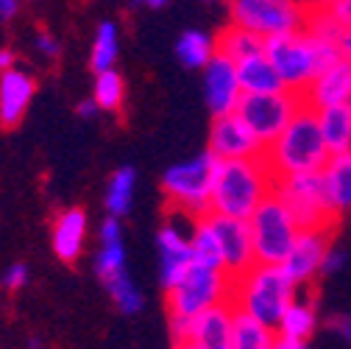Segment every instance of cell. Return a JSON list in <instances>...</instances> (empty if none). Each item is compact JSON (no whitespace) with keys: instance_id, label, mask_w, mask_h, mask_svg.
Wrapping results in <instances>:
<instances>
[{"instance_id":"603a6c76","label":"cell","mask_w":351,"mask_h":349,"mask_svg":"<svg viewBox=\"0 0 351 349\" xmlns=\"http://www.w3.org/2000/svg\"><path fill=\"white\" fill-rule=\"evenodd\" d=\"M318 330V308L313 299H304V296H295L290 302V308L285 311L282 322L276 324V335L279 338H287V341H306L315 335Z\"/></svg>"},{"instance_id":"74e56055","label":"cell","mask_w":351,"mask_h":349,"mask_svg":"<svg viewBox=\"0 0 351 349\" xmlns=\"http://www.w3.org/2000/svg\"><path fill=\"white\" fill-rule=\"evenodd\" d=\"M17 67V56L12 48H0V73H9Z\"/></svg>"},{"instance_id":"8d00e7d4","label":"cell","mask_w":351,"mask_h":349,"mask_svg":"<svg viewBox=\"0 0 351 349\" xmlns=\"http://www.w3.org/2000/svg\"><path fill=\"white\" fill-rule=\"evenodd\" d=\"M332 330L343 338V341H351V313H340L332 319Z\"/></svg>"},{"instance_id":"d6986e66","label":"cell","mask_w":351,"mask_h":349,"mask_svg":"<svg viewBox=\"0 0 351 349\" xmlns=\"http://www.w3.org/2000/svg\"><path fill=\"white\" fill-rule=\"evenodd\" d=\"M86 240V210L81 207H67L53 218V229H51V243L53 251L62 263H75L84 251Z\"/></svg>"},{"instance_id":"ba28073f","label":"cell","mask_w":351,"mask_h":349,"mask_svg":"<svg viewBox=\"0 0 351 349\" xmlns=\"http://www.w3.org/2000/svg\"><path fill=\"white\" fill-rule=\"evenodd\" d=\"M301 109H304V95L293 90H282L271 95H243L237 106V117L251 128V135L259 140V146L268 148L285 135V128L295 120Z\"/></svg>"},{"instance_id":"7402d4cb","label":"cell","mask_w":351,"mask_h":349,"mask_svg":"<svg viewBox=\"0 0 351 349\" xmlns=\"http://www.w3.org/2000/svg\"><path fill=\"white\" fill-rule=\"evenodd\" d=\"M237 78H240L243 95H271V93L285 90L279 73L274 70L265 54H256V56L237 62Z\"/></svg>"},{"instance_id":"5b68a950","label":"cell","mask_w":351,"mask_h":349,"mask_svg":"<svg viewBox=\"0 0 351 349\" xmlns=\"http://www.w3.org/2000/svg\"><path fill=\"white\" fill-rule=\"evenodd\" d=\"M217 159L212 151L190 157L184 162H176L162 177V193L167 207L176 215H184L190 221H201L212 212V179Z\"/></svg>"},{"instance_id":"d4e9b609","label":"cell","mask_w":351,"mask_h":349,"mask_svg":"<svg viewBox=\"0 0 351 349\" xmlns=\"http://www.w3.org/2000/svg\"><path fill=\"white\" fill-rule=\"evenodd\" d=\"M134 190H137V170L134 168H117L112 173V179L106 185V193H104V207L109 212V218H120L128 215L131 204H134Z\"/></svg>"},{"instance_id":"3957f363","label":"cell","mask_w":351,"mask_h":349,"mask_svg":"<svg viewBox=\"0 0 351 349\" xmlns=\"http://www.w3.org/2000/svg\"><path fill=\"white\" fill-rule=\"evenodd\" d=\"M329 148L324 143L318 115L304 106L295 120L285 128V135L265 148L262 159L271 168L274 179H287V177H301V173H321L329 162Z\"/></svg>"},{"instance_id":"1f68e13d","label":"cell","mask_w":351,"mask_h":349,"mask_svg":"<svg viewBox=\"0 0 351 349\" xmlns=\"http://www.w3.org/2000/svg\"><path fill=\"white\" fill-rule=\"evenodd\" d=\"M321 6L346 28H351V0H321Z\"/></svg>"},{"instance_id":"4fadbf2b","label":"cell","mask_w":351,"mask_h":349,"mask_svg":"<svg viewBox=\"0 0 351 349\" xmlns=\"http://www.w3.org/2000/svg\"><path fill=\"white\" fill-rule=\"evenodd\" d=\"M204 98H206L212 117H223V115L237 112V106L243 101V90H240V78H237V65L229 56L215 54V59L204 67Z\"/></svg>"},{"instance_id":"4dcf8cb0","label":"cell","mask_w":351,"mask_h":349,"mask_svg":"<svg viewBox=\"0 0 351 349\" xmlns=\"http://www.w3.org/2000/svg\"><path fill=\"white\" fill-rule=\"evenodd\" d=\"M106 291H109V296L114 299V304L120 308V313L134 316V313L143 311V304H145L143 291L134 285V280L128 277V271L120 274V277H114V280H109V282H106Z\"/></svg>"},{"instance_id":"ffe728a7","label":"cell","mask_w":351,"mask_h":349,"mask_svg":"<svg viewBox=\"0 0 351 349\" xmlns=\"http://www.w3.org/2000/svg\"><path fill=\"white\" fill-rule=\"evenodd\" d=\"M101 249L95 254V274L106 285L109 280L125 274V246H123V227L117 218H104L101 224Z\"/></svg>"},{"instance_id":"4316f807","label":"cell","mask_w":351,"mask_h":349,"mask_svg":"<svg viewBox=\"0 0 351 349\" xmlns=\"http://www.w3.org/2000/svg\"><path fill=\"white\" fill-rule=\"evenodd\" d=\"M217 54L229 56L234 65L248 59V56H256V54H265V39L245 31V28H237V25H223L221 34H217Z\"/></svg>"},{"instance_id":"9a60e30c","label":"cell","mask_w":351,"mask_h":349,"mask_svg":"<svg viewBox=\"0 0 351 349\" xmlns=\"http://www.w3.org/2000/svg\"><path fill=\"white\" fill-rule=\"evenodd\" d=\"M217 159H254L262 157L265 148L259 146V140L251 135V128L234 115H223V117H212L209 126V148Z\"/></svg>"},{"instance_id":"83f0119b","label":"cell","mask_w":351,"mask_h":349,"mask_svg":"<svg viewBox=\"0 0 351 349\" xmlns=\"http://www.w3.org/2000/svg\"><path fill=\"white\" fill-rule=\"evenodd\" d=\"M276 346V330L262 324L245 313L234 316V333L229 349H274Z\"/></svg>"},{"instance_id":"b9f144b4","label":"cell","mask_w":351,"mask_h":349,"mask_svg":"<svg viewBox=\"0 0 351 349\" xmlns=\"http://www.w3.org/2000/svg\"><path fill=\"white\" fill-rule=\"evenodd\" d=\"M165 3H170V0H145V6H151V9H162Z\"/></svg>"},{"instance_id":"e0dca14e","label":"cell","mask_w":351,"mask_h":349,"mask_svg":"<svg viewBox=\"0 0 351 349\" xmlns=\"http://www.w3.org/2000/svg\"><path fill=\"white\" fill-rule=\"evenodd\" d=\"M301 95H304V106H310L313 112L348 104L351 101V62L337 59L335 65L321 70Z\"/></svg>"},{"instance_id":"5bb4252c","label":"cell","mask_w":351,"mask_h":349,"mask_svg":"<svg viewBox=\"0 0 351 349\" xmlns=\"http://www.w3.org/2000/svg\"><path fill=\"white\" fill-rule=\"evenodd\" d=\"M193 227L182 229L179 224L167 221L159 229V235H156V246H159V280H162L165 293L179 285L184 280V274L190 271V266H193V240H190Z\"/></svg>"},{"instance_id":"ab89813d","label":"cell","mask_w":351,"mask_h":349,"mask_svg":"<svg viewBox=\"0 0 351 349\" xmlns=\"http://www.w3.org/2000/svg\"><path fill=\"white\" fill-rule=\"evenodd\" d=\"M98 112H101V109H98V104H95L93 98H90V101H81V104H78V115H81V117H95Z\"/></svg>"},{"instance_id":"60d3db41","label":"cell","mask_w":351,"mask_h":349,"mask_svg":"<svg viewBox=\"0 0 351 349\" xmlns=\"http://www.w3.org/2000/svg\"><path fill=\"white\" fill-rule=\"evenodd\" d=\"M274 349H310V344H306V341H287V338L276 335V346Z\"/></svg>"},{"instance_id":"52a82bcc","label":"cell","mask_w":351,"mask_h":349,"mask_svg":"<svg viewBox=\"0 0 351 349\" xmlns=\"http://www.w3.org/2000/svg\"><path fill=\"white\" fill-rule=\"evenodd\" d=\"M248 229H251L256 266H285V260L293 251L295 238L301 232L276 193L256 207V212L248 218Z\"/></svg>"},{"instance_id":"484cf974","label":"cell","mask_w":351,"mask_h":349,"mask_svg":"<svg viewBox=\"0 0 351 349\" xmlns=\"http://www.w3.org/2000/svg\"><path fill=\"white\" fill-rule=\"evenodd\" d=\"M215 54H217V42L206 31L190 28L176 39V56H179V62L190 70H198V67L204 70L215 59Z\"/></svg>"},{"instance_id":"2e32d148","label":"cell","mask_w":351,"mask_h":349,"mask_svg":"<svg viewBox=\"0 0 351 349\" xmlns=\"http://www.w3.org/2000/svg\"><path fill=\"white\" fill-rule=\"evenodd\" d=\"M332 249V229H310V232H298L293 251L285 260V271L287 277L301 288L310 285L324 266V257Z\"/></svg>"},{"instance_id":"277c9868","label":"cell","mask_w":351,"mask_h":349,"mask_svg":"<svg viewBox=\"0 0 351 349\" xmlns=\"http://www.w3.org/2000/svg\"><path fill=\"white\" fill-rule=\"evenodd\" d=\"M295 296H298V285L287 277L282 266H254L232 282L234 311L274 330Z\"/></svg>"},{"instance_id":"30bf717a","label":"cell","mask_w":351,"mask_h":349,"mask_svg":"<svg viewBox=\"0 0 351 349\" xmlns=\"http://www.w3.org/2000/svg\"><path fill=\"white\" fill-rule=\"evenodd\" d=\"M274 193L282 199V204L287 207V212L293 215V221L301 232L332 229L337 221L332 207H329L321 173H301V177L276 179Z\"/></svg>"},{"instance_id":"44dd1931","label":"cell","mask_w":351,"mask_h":349,"mask_svg":"<svg viewBox=\"0 0 351 349\" xmlns=\"http://www.w3.org/2000/svg\"><path fill=\"white\" fill-rule=\"evenodd\" d=\"M321 179L335 218L351 212V151L329 157L326 168L321 170Z\"/></svg>"},{"instance_id":"f35d334b","label":"cell","mask_w":351,"mask_h":349,"mask_svg":"<svg viewBox=\"0 0 351 349\" xmlns=\"http://www.w3.org/2000/svg\"><path fill=\"white\" fill-rule=\"evenodd\" d=\"M20 12V0H0V20H12Z\"/></svg>"},{"instance_id":"6da1fadb","label":"cell","mask_w":351,"mask_h":349,"mask_svg":"<svg viewBox=\"0 0 351 349\" xmlns=\"http://www.w3.org/2000/svg\"><path fill=\"white\" fill-rule=\"evenodd\" d=\"M276 179L262 157L254 159H223L212 179V212L248 221L256 207L274 196Z\"/></svg>"},{"instance_id":"836d02e7","label":"cell","mask_w":351,"mask_h":349,"mask_svg":"<svg viewBox=\"0 0 351 349\" xmlns=\"http://www.w3.org/2000/svg\"><path fill=\"white\" fill-rule=\"evenodd\" d=\"M34 42H36V51H39L42 56H48V59H56V56L62 54V45H59V39H56L53 34H48V31H39Z\"/></svg>"},{"instance_id":"8fae6325","label":"cell","mask_w":351,"mask_h":349,"mask_svg":"<svg viewBox=\"0 0 351 349\" xmlns=\"http://www.w3.org/2000/svg\"><path fill=\"white\" fill-rule=\"evenodd\" d=\"M234 304L223 302L217 308L204 311L187 324H170L173 344H193L195 349H229L234 333Z\"/></svg>"},{"instance_id":"9c48e42d","label":"cell","mask_w":351,"mask_h":349,"mask_svg":"<svg viewBox=\"0 0 351 349\" xmlns=\"http://www.w3.org/2000/svg\"><path fill=\"white\" fill-rule=\"evenodd\" d=\"M229 23L262 39L301 31L306 6L298 0H229Z\"/></svg>"},{"instance_id":"d590c367","label":"cell","mask_w":351,"mask_h":349,"mask_svg":"<svg viewBox=\"0 0 351 349\" xmlns=\"http://www.w3.org/2000/svg\"><path fill=\"white\" fill-rule=\"evenodd\" d=\"M335 48H337V54H340V59H346V62H351V28H340V34H337V39H335Z\"/></svg>"},{"instance_id":"d6a6232c","label":"cell","mask_w":351,"mask_h":349,"mask_svg":"<svg viewBox=\"0 0 351 349\" xmlns=\"http://www.w3.org/2000/svg\"><path fill=\"white\" fill-rule=\"evenodd\" d=\"M25 282H28V266L14 263V266L6 269V274H3V285H6V291H23Z\"/></svg>"},{"instance_id":"cb8c5ba5","label":"cell","mask_w":351,"mask_h":349,"mask_svg":"<svg viewBox=\"0 0 351 349\" xmlns=\"http://www.w3.org/2000/svg\"><path fill=\"white\" fill-rule=\"evenodd\" d=\"M315 115H318V126L329 154L332 157L348 154L351 151V104L326 106V109H318Z\"/></svg>"},{"instance_id":"f546056e","label":"cell","mask_w":351,"mask_h":349,"mask_svg":"<svg viewBox=\"0 0 351 349\" xmlns=\"http://www.w3.org/2000/svg\"><path fill=\"white\" fill-rule=\"evenodd\" d=\"M93 101L98 104L101 112H117L125 101V81L117 70H106L95 76L93 84Z\"/></svg>"},{"instance_id":"f6af8a7d","label":"cell","mask_w":351,"mask_h":349,"mask_svg":"<svg viewBox=\"0 0 351 349\" xmlns=\"http://www.w3.org/2000/svg\"><path fill=\"white\" fill-rule=\"evenodd\" d=\"M348 104H351V101H348Z\"/></svg>"},{"instance_id":"7bdbcfd3","label":"cell","mask_w":351,"mask_h":349,"mask_svg":"<svg viewBox=\"0 0 351 349\" xmlns=\"http://www.w3.org/2000/svg\"><path fill=\"white\" fill-rule=\"evenodd\" d=\"M173 349H195L193 344H173Z\"/></svg>"},{"instance_id":"f1b7e54d","label":"cell","mask_w":351,"mask_h":349,"mask_svg":"<svg viewBox=\"0 0 351 349\" xmlns=\"http://www.w3.org/2000/svg\"><path fill=\"white\" fill-rule=\"evenodd\" d=\"M117 54H120V34H117V25L112 20H104L95 31V39H93V54H90V65L98 73H106V70H114V62H117Z\"/></svg>"},{"instance_id":"ee69618b","label":"cell","mask_w":351,"mask_h":349,"mask_svg":"<svg viewBox=\"0 0 351 349\" xmlns=\"http://www.w3.org/2000/svg\"><path fill=\"white\" fill-rule=\"evenodd\" d=\"M209 3H221V0H209Z\"/></svg>"},{"instance_id":"7a4b0ae2","label":"cell","mask_w":351,"mask_h":349,"mask_svg":"<svg viewBox=\"0 0 351 349\" xmlns=\"http://www.w3.org/2000/svg\"><path fill=\"white\" fill-rule=\"evenodd\" d=\"M265 56L279 73L285 90L293 93H304L321 70H326L340 59L335 42L315 36L304 28L265 39Z\"/></svg>"},{"instance_id":"7c38bea8","label":"cell","mask_w":351,"mask_h":349,"mask_svg":"<svg viewBox=\"0 0 351 349\" xmlns=\"http://www.w3.org/2000/svg\"><path fill=\"white\" fill-rule=\"evenodd\" d=\"M206 221L221 243V257H223V269L232 280L243 277L248 269L256 266L254 260V243H251V229L248 221H237V218H226V215H215L209 212Z\"/></svg>"},{"instance_id":"e575fe53","label":"cell","mask_w":351,"mask_h":349,"mask_svg":"<svg viewBox=\"0 0 351 349\" xmlns=\"http://www.w3.org/2000/svg\"><path fill=\"white\" fill-rule=\"evenodd\" d=\"M346 266V251H340V249H329L326 251V257H324V266H321V274H337L340 269Z\"/></svg>"},{"instance_id":"ac0fdd59","label":"cell","mask_w":351,"mask_h":349,"mask_svg":"<svg viewBox=\"0 0 351 349\" xmlns=\"http://www.w3.org/2000/svg\"><path fill=\"white\" fill-rule=\"evenodd\" d=\"M36 84L25 70H9L0 73V126L17 128L31 106Z\"/></svg>"},{"instance_id":"8992f818","label":"cell","mask_w":351,"mask_h":349,"mask_svg":"<svg viewBox=\"0 0 351 349\" xmlns=\"http://www.w3.org/2000/svg\"><path fill=\"white\" fill-rule=\"evenodd\" d=\"M232 277L223 269H209L193 263L184 280L173 291L165 293L170 324H187L209 308H217L223 302H232Z\"/></svg>"}]
</instances>
